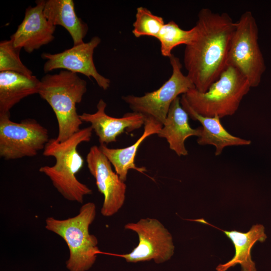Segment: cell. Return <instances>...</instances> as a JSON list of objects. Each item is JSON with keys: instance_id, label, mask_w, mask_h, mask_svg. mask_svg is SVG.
<instances>
[{"instance_id": "52a82bcc", "label": "cell", "mask_w": 271, "mask_h": 271, "mask_svg": "<svg viewBox=\"0 0 271 271\" xmlns=\"http://www.w3.org/2000/svg\"><path fill=\"white\" fill-rule=\"evenodd\" d=\"M169 59L172 75L159 88L142 96L127 95L122 97L133 112L142 114L145 118H153L163 125L173 101L179 95L195 88L191 80L182 73L179 58L172 54Z\"/></svg>"}, {"instance_id": "d6986e66", "label": "cell", "mask_w": 271, "mask_h": 271, "mask_svg": "<svg viewBox=\"0 0 271 271\" xmlns=\"http://www.w3.org/2000/svg\"><path fill=\"white\" fill-rule=\"evenodd\" d=\"M44 14L52 25L62 26L69 32L74 45L84 43L88 27L77 16L72 0L46 1Z\"/></svg>"}, {"instance_id": "8fae6325", "label": "cell", "mask_w": 271, "mask_h": 271, "mask_svg": "<svg viewBox=\"0 0 271 271\" xmlns=\"http://www.w3.org/2000/svg\"><path fill=\"white\" fill-rule=\"evenodd\" d=\"M101 42L97 36L88 42L74 45L62 52L51 54L43 53L42 59L46 60L43 67L45 73L62 69L75 73H81L89 79L93 78L99 87L104 90L110 86V81L100 74L94 65L93 55L95 49Z\"/></svg>"}, {"instance_id": "ac0fdd59", "label": "cell", "mask_w": 271, "mask_h": 271, "mask_svg": "<svg viewBox=\"0 0 271 271\" xmlns=\"http://www.w3.org/2000/svg\"><path fill=\"white\" fill-rule=\"evenodd\" d=\"M40 80L35 76L10 71L0 72V115L11 116V109L23 98L38 93Z\"/></svg>"}, {"instance_id": "6da1fadb", "label": "cell", "mask_w": 271, "mask_h": 271, "mask_svg": "<svg viewBox=\"0 0 271 271\" xmlns=\"http://www.w3.org/2000/svg\"><path fill=\"white\" fill-rule=\"evenodd\" d=\"M235 26L227 13L200 10L195 36L186 46L183 58L186 75L198 91H207L226 69Z\"/></svg>"}, {"instance_id": "5bb4252c", "label": "cell", "mask_w": 271, "mask_h": 271, "mask_svg": "<svg viewBox=\"0 0 271 271\" xmlns=\"http://www.w3.org/2000/svg\"><path fill=\"white\" fill-rule=\"evenodd\" d=\"M189 116L181 104L180 98L177 97L172 103L166 120L157 134L167 140L170 149L179 157L188 154L185 146L186 140L191 136L198 137L201 133V127H191Z\"/></svg>"}, {"instance_id": "4fadbf2b", "label": "cell", "mask_w": 271, "mask_h": 271, "mask_svg": "<svg viewBox=\"0 0 271 271\" xmlns=\"http://www.w3.org/2000/svg\"><path fill=\"white\" fill-rule=\"evenodd\" d=\"M106 107V102L100 99L95 113L84 112L79 115L83 122L91 124L90 126L98 137L100 145H106L115 142L117 137L125 130L131 132L144 125L145 118L141 113L132 111L125 113L121 117H113L105 113Z\"/></svg>"}, {"instance_id": "ba28073f", "label": "cell", "mask_w": 271, "mask_h": 271, "mask_svg": "<svg viewBox=\"0 0 271 271\" xmlns=\"http://www.w3.org/2000/svg\"><path fill=\"white\" fill-rule=\"evenodd\" d=\"M11 116L0 115V156L6 160L32 157L44 149L48 142V130L32 118L20 122Z\"/></svg>"}, {"instance_id": "277c9868", "label": "cell", "mask_w": 271, "mask_h": 271, "mask_svg": "<svg viewBox=\"0 0 271 271\" xmlns=\"http://www.w3.org/2000/svg\"><path fill=\"white\" fill-rule=\"evenodd\" d=\"M96 214L95 204L89 202L82 205L75 216L62 220L49 217L45 220L46 229L60 236L68 247L66 265L69 271H86L96 261L99 252L98 239L89 231Z\"/></svg>"}, {"instance_id": "9a60e30c", "label": "cell", "mask_w": 271, "mask_h": 271, "mask_svg": "<svg viewBox=\"0 0 271 271\" xmlns=\"http://www.w3.org/2000/svg\"><path fill=\"white\" fill-rule=\"evenodd\" d=\"M180 102L189 116L202 124L197 143L200 145H213L215 147V156L221 155L226 147L247 146L251 144L250 140L241 139L229 133L222 125L218 116H204L195 112L188 104L184 94L180 98Z\"/></svg>"}, {"instance_id": "9c48e42d", "label": "cell", "mask_w": 271, "mask_h": 271, "mask_svg": "<svg viewBox=\"0 0 271 271\" xmlns=\"http://www.w3.org/2000/svg\"><path fill=\"white\" fill-rule=\"evenodd\" d=\"M124 228L136 232L139 243L133 250L120 255L128 262L153 260L161 263L169 260L175 246L171 234L164 225L155 218H142L136 223H128Z\"/></svg>"}, {"instance_id": "2e32d148", "label": "cell", "mask_w": 271, "mask_h": 271, "mask_svg": "<svg viewBox=\"0 0 271 271\" xmlns=\"http://www.w3.org/2000/svg\"><path fill=\"white\" fill-rule=\"evenodd\" d=\"M195 221L208 224L222 231L233 243L235 254L233 258L224 264L216 267L217 271H226L237 264L241 265V271H256L255 263L251 256V249L257 241L264 242L267 236L264 232V227L262 224H255L249 230L243 233L236 230L226 231L218 228L209 223L204 219Z\"/></svg>"}, {"instance_id": "8992f818", "label": "cell", "mask_w": 271, "mask_h": 271, "mask_svg": "<svg viewBox=\"0 0 271 271\" xmlns=\"http://www.w3.org/2000/svg\"><path fill=\"white\" fill-rule=\"evenodd\" d=\"M238 69L251 87L257 86L265 66L258 44V28L250 11L243 13L236 22L229 50L227 66Z\"/></svg>"}, {"instance_id": "44dd1931", "label": "cell", "mask_w": 271, "mask_h": 271, "mask_svg": "<svg viewBox=\"0 0 271 271\" xmlns=\"http://www.w3.org/2000/svg\"><path fill=\"white\" fill-rule=\"evenodd\" d=\"M165 24L162 17L154 15L145 7H139L137 9L132 33L136 38L147 36L157 39Z\"/></svg>"}, {"instance_id": "ffe728a7", "label": "cell", "mask_w": 271, "mask_h": 271, "mask_svg": "<svg viewBox=\"0 0 271 271\" xmlns=\"http://www.w3.org/2000/svg\"><path fill=\"white\" fill-rule=\"evenodd\" d=\"M196 32L195 26L186 30L181 29L173 21L165 24L157 38L160 42L162 55L164 57H170L174 48L182 44L186 46L190 44L193 40Z\"/></svg>"}, {"instance_id": "7402d4cb", "label": "cell", "mask_w": 271, "mask_h": 271, "mask_svg": "<svg viewBox=\"0 0 271 271\" xmlns=\"http://www.w3.org/2000/svg\"><path fill=\"white\" fill-rule=\"evenodd\" d=\"M21 50L14 46L11 39L0 42V72H14L28 77L33 75L21 60Z\"/></svg>"}, {"instance_id": "3957f363", "label": "cell", "mask_w": 271, "mask_h": 271, "mask_svg": "<svg viewBox=\"0 0 271 271\" xmlns=\"http://www.w3.org/2000/svg\"><path fill=\"white\" fill-rule=\"evenodd\" d=\"M87 91V82L77 73L62 70L44 76L40 80L38 94L52 108L56 115L58 142L68 139L81 129L83 121L76 110Z\"/></svg>"}, {"instance_id": "e0dca14e", "label": "cell", "mask_w": 271, "mask_h": 271, "mask_svg": "<svg viewBox=\"0 0 271 271\" xmlns=\"http://www.w3.org/2000/svg\"><path fill=\"white\" fill-rule=\"evenodd\" d=\"M144 130L142 136L130 146L121 149L108 148L105 145H100L101 152L108 159L120 179L125 182L128 170L134 169L143 173L145 167H138L135 164V158L142 143L148 137L158 134L163 124L152 118H145Z\"/></svg>"}, {"instance_id": "7a4b0ae2", "label": "cell", "mask_w": 271, "mask_h": 271, "mask_svg": "<svg viewBox=\"0 0 271 271\" xmlns=\"http://www.w3.org/2000/svg\"><path fill=\"white\" fill-rule=\"evenodd\" d=\"M92 131L90 126L62 142H58L56 138L49 139L44 149L43 155L54 157L56 163L53 166H42L39 171L50 179L57 191L68 201L82 203L84 197L92 193V190L76 177L84 165L77 147L90 141Z\"/></svg>"}, {"instance_id": "30bf717a", "label": "cell", "mask_w": 271, "mask_h": 271, "mask_svg": "<svg viewBox=\"0 0 271 271\" xmlns=\"http://www.w3.org/2000/svg\"><path fill=\"white\" fill-rule=\"evenodd\" d=\"M87 167L96 181L98 191L104 196L101 213L112 216L122 207L125 199L126 186L111 164L97 146L91 147L86 156Z\"/></svg>"}, {"instance_id": "5b68a950", "label": "cell", "mask_w": 271, "mask_h": 271, "mask_svg": "<svg viewBox=\"0 0 271 271\" xmlns=\"http://www.w3.org/2000/svg\"><path fill=\"white\" fill-rule=\"evenodd\" d=\"M251 86L245 76L236 68L227 66L219 78L205 92L195 88L184 94L190 106L198 114L220 118L232 115Z\"/></svg>"}, {"instance_id": "7c38bea8", "label": "cell", "mask_w": 271, "mask_h": 271, "mask_svg": "<svg viewBox=\"0 0 271 271\" xmlns=\"http://www.w3.org/2000/svg\"><path fill=\"white\" fill-rule=\"evenodd\" d=\"M45 2L37 0L35 6H29L26 9L23 20L11 37L16 48H23L31 53L55 39L56 26L50 23L44 14Z\"/></svg>"}]
</instances>
